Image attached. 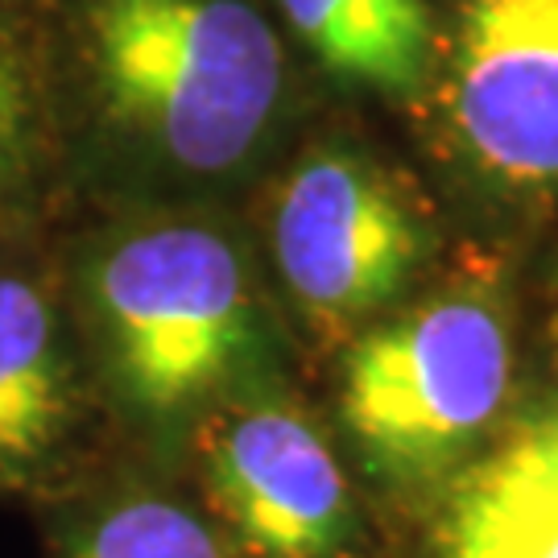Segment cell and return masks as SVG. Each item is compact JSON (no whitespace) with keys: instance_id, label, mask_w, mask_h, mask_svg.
I'll return each mask as SVG.
<instances>
[{"instance_id":"obj_5","label":"cell","mask_w":558,"mask_h":558,"mask_svg":"<svg viewBox=\"0 0 558 558\" xmlns=\"http://www.w3.org/2000/svg\"><path fill=\"white\" fill-rule=\"evenodd\" d=\"M195 456L207 518L248 558H339L356 534L348 476L319 426L265 385L199 422Z\"/></svg>"},{"instance_id":"obj_9","label":"cell","mask_w":558,"mask_h":558,"mask_svg":"<svg viewBox=\"0 0 558 558\" xmlns=\"http://www.w3.org/2000/svg\"><path fill=\"white\" fill-rule=\"evenodd\" d=\"M59 112L50 75L0 4V240H17L54 182Z\"/></svg>"},{"instance_id":"obj_12","label":"cell","mask_w":558,"mask_h":558,"mask_svg":"<svg viewBox=\"0 0 558 558\" xmlns=\"http://www.w3.org/2000/svg\"><path fill=\"white\" fill-rule=\"evenodd\" d=\"M343 4L389 50V59L405 71V80L422 87L435 54V25L426 0H343Z\"/></svg>"},{"instance_id":"obj_3","label":"cell","mask_w":558,"mask_h":558,"mask_svg":"<svg viewBox=\"0 0 558 558\" xmlns=\"http://www.w3.org/2000/svg\"><path fill=\"white\" fill-rule=\"evenodd\" d=\"M513 389V327L493 286H447L377 323L343 360L339 414L368 472L430 488L459 472Z\"/></svg>"},{"instance_id":"obj_11","label":"cell","mask_w":558,"mask_h":558,"mask_svg":"<svg viewBox=\"0 0 558 558\" xmlns=\"http://www.w3.org/2000/svg\"><path fill=\"white\" fill-rule=\"evenodd\" d=\"M281 17L294 25V34L315 59L348 83L373 87L380 96H414L418 87L405 80L398 62L389 59V50L380 46L343 0H278Z\"/></svg>"},{"instance_id":"obj_6","label":"cell","mask_w":558,"mask_h":558,"mask_svg":"<svg viewBox=\"0 0 558 558\" xmlns=\"http://www.w3.org/2000/svg\"><path fill=\"white\" fill-rule=\"evenodd\" d=\"M442 112L476 174L558 191V0H459Z\"/></svg>"},{"instance_id":"obj_4","label":"cell","mask_w":558,"mask_h":558,"mask_svg":"<svg viewBox=\"0 0 558 558\" xmlns=\"http://www.w3.org/2000/svg\"><path fill=\"white\" fill-rule=\"evenodd\" d=\"M430 253L418 207L377 161L315 149L281 174L269 257L286 299L315 331H352L405 294Z\"/></svg>"},{"instance_id":"obj_8","label":"cell","mask_w":558,"mask_h":558,"mask_svg":"<svg viewBox=\"0 0 558 558\" xmlns=\"http://www.w3.org/2000/svg\"><path fill=\"white\" fill-rule=\"evenodd\" d=\"M426 558H558V488L497 447L451 480Z\"/></svg>"},{"instance_id":"obj_14","label":"cell","mask_w":558,"mask_h":558,"mask_svg":"<svg viewBox=\"0 0 558 558\" xmlns=\"http://www.w3.org/2000/svg\"><path fill=\"white\" fill-rule=\"evenodd\" d=\"M555 281H558V278H555Z\"/></svg>"},{"instance_id":"obj_10","label":"cell","mask_w":558,"mask_h":558,"mask_svg":"<svg viewBox=\"0 0 558 558\" xmlns=\"http://www.w3.org/2000/svg\"><path fill=\"white\" fill-rule=\"evenodd\" d=\"M59 558H232V546L195 505L158 488H124L83 509L62 534Z\"/></svg>"},{"instance_id":"obj_1","label":"cell","mask_w":558,"mask_h":558,"mask_svg":"<svg viewBox=\"0 0 558 558\" xmlns=\"http://www.w3.org/2000/svg\"><path fill=\"white\" fill-rule=\"evenodd\" d=\"M87 154L129 207L236 186L281 124L286 50L257 0H62Z\"/></svg>"},{"instance_id":"obj_7","label":"cell","mask_w":558,"mask_h":558,"mask_svg":"<svg viewBox=\"0 0 558 558\" xmlns=\"http://www.w3.org/2000/svg\"><path fill=\"white\" fill-rule=\"evenodd\" d=\"M92 389L62 281L29 260H0V497L54 484Z\"/></svg>"},{"instance_id":"obj_13","label":"cell","mask_w":558,"mask_h":558,"mask_svg":"<svg viewBox=\"0 0 558 558\" xmlns=\"http://www.w3.org/2000/svg\"><path fill=\"white\" fill-rule=\"evenodd\" d=\"M500 447L518 459V463H525L530 472H538L542 480H550L558 488V401L546 405L542 414H534L530 422H521Z\"/></svg>"},{"instance_id":"obj_2","label":"cell","mask_w":558,"mask_h":558,"mask_svg":"<svg viewBox=\"0 0 558 558\" xmlns=\"http://www.w3.org/2000/svg\"><path fill=\"white\" fill-rule=\"evenodd\" d=\"M62 294L96 393L158 456L274 364L253 257L199 207H124L80 236Z\"/></svg>"}]
</instances>
